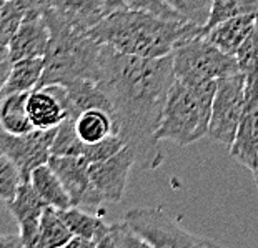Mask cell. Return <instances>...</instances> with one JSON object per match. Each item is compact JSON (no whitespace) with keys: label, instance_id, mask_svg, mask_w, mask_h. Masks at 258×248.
<instances>
[{"label":"cell","instance_id":"ac0fdd59","mask_svg":"<svg viewBox=\"0 0 258 248\" xmlns=\"http://www.w3.org/2000/svg\"><path fill=\"white\" fill-rule=\"evenodd\" d=\"M77 135L84 143H97L108 135L117 134L115 118L110 110L89 108L74 118Z\"/></svg>","mask_w":258,"mask_h":248},{"label":"cell","instance_id":"e0dca14e","mask_svg":"<svg viewBox=\"0 0 258 248\" xmlns=\"http://www.w3.org/2000/svg\"><path fill=\"white\" fill-rule=\"evenodd\" d=\"M43 70H45V57L24 58L12 64L4 77L2 97L35 90L40 85Z\"/></svg>","mask_w":258,"mask_h":248},{"label":"cell","instance_id":"d6986e66","mask_svg":"<svg viewBox=\"0 0 258 248\" xmlns=\"http://www.w3.org/2000/svg\"><path fill=\"white\" fill-rule=\"evenodd\" d=\"M30 183L47 205L55 207L58 210H67V208L72 207V202H70V197L65 190L62 180L58 178V175L53 172L48 163L40 165L34 170L30 177Z\"/></svg>","mask_w":258,"mask_h":248},{"label":"cell","instance_id":"277c9868","mask_svg":"<svg viewBox=\"0 0 258 248\" xmlns=\"http://www.w3.org/2000/svg\"><path fill=\"white\" fill-rule=\"evenodd\" d=\"M215 92L217 80L190 84L175 79L157 130L158 142L168 140L186 147L208 135Z\"/></svg>","mask_w":258,"mask_h":248},{"label":"cell","instance_id":"4dcf8cb0","mask_svg":"<svg viewBox=\"0 0 258 248\" xmlns=\"http://www.w3.org/2000/svg\"><path fill=\"white\" fill-rule=\"evenodd\" d=\"M250 172H251V175H253L255 183H256V187H258V147H256V152H255L253 163H251V167H250Z\"/></svg>","mask_w":258,"mask_h":248},{"label":"cell","instance_id":"484cf974","mask_svg":"<svg viewBox=\"0 0 258 248\" xmlns=\"http://www.w3.org/2000/svg\"><path fill=\"white\" fill-rule=\"evenodd\" d=\"M22 183H24V178L17 165L2 153L0 155V197L5 205L14 200Z\"/></svg>","mask_w":258,"mask_h":248},{"label":"cell","instance_id":"8992f818","mask_svg":"<svg viewBox=\"0 0 258 248\" xmlns=\"http://www.w3.org/2000/svg\"><path fill=\"white\" fill-rule=\"evenodd\" d=\"M127 222L140 238L150 248H194V246H217L215 241L200 238L185 228L160 207L145 208L137 207L125 213Z\"/></svg>","mask_w":258,"mask_h":248},{"label":"cell","instance_id":"cb8c5ba5","mask_svg":"<svg viewBox=\"0 0 258 248\" xmlns=\"http://www.w3.org/2000/svg\"><path fill=\"white\" fill-rule=\"evenodd\" d=\"M258 0H213L210 20L205 27H212L222 20L237 15H256Z\"/></svg>","mask_w":258,"mask_h":248},{"label":"cell","instance_id":"7c38bea8","mask_svg":"<svg viewBox=\"0 0 258 248\" xmlns=\"http://www.w3.org/2000/svg\"><path fill=\"white\" fill-rule=\"evenodd\" d=\"M135 163L137 157L130 147H123L122 150L107 160L90 163V178L107 202H122L125 189H127L130 168Z\"/></svg>","mask_w":258,"mask_h":248},{"label":"cell","instance_id":"9c48e42d","mask_svg":"<svg viewBox=\"0 0 258 248\" xmlns=\"http://www.w3.org/2000/svg\"><path fill=\"white\" fill-rule=\"evenodd\" d=\"M48 165L58 175L72 207L98 208L105 200L90 178V162L82 155H52Z\"/></svg>","mask_w":258,"mask_h":248},{"label":"cell","instance_id":"5b68a950","mask_svg":"<svg viewBox=\"0 0 258 248\" xmlns=\"http://www.w3.org/2000/svg\"><path fill=\"white\" fill-rule=\"evenodd\" d=\"M172 62L175 77L190 84L218 80L241 72L237 57L208 42L203 32L180 43L172 53Z\"/></svg>","mask_w":258,"mask_h":248},{"label":"cell","instance_id":"6da1fadb","mask_svg":"<svg viewBox=\"0 0 258 248\" xmlns=\"http://www.w3.org/2000/svg\"><path fill=\"white\" fill-rule=\"evenodd\" d=\"M175 79L172 55L145 58L102 48L97 84L110 100L117 134L134 150L137 163L148 170L163 162L157 130Z\"/></svg>","mask_w":258,"mask_h":248},{"label":"cell","instance_id":"4316f807","mask_svg":"<svg viewBox=\"0 0 258 248\" xmlns=\"http://www.w3.org/2000/svg\"><path fill=\"white\" fill-rule=\"evenodd\" d=\"M123 147H127V143H125L122 137L118 134H112V135H108L107 139H103L97 143H85L82 157H85L90 163L100 162V160L110 158L117 152L122 150Z\"/></svg>","mask_w":258,"mask_h":248},{"label":"cell","instance_id":"3957f363","mask_svg":"<svg viewBox=\"0 0 258 248\" xmlns=\"http://www.w3.org/2000/svg\"><path fill=\"white\" fill-rule=\"evenodd\" d=\"M45 19L52 37L45 53V70L40 85H67L75 80H95L100 72L103 43L90 32H80L50 17Z\"/></svg>","mask_w":258,"mask_h":248},{"label":"cell","instance_id":"44dd1931","mask_svg":"<svg viewBox=\"0 0 258 248\" xmlns=\"http://www.w3.org/2000/svg\"><path fill=\"white\" fill-rule=\"evenodd\" d=\"M62 217L72 230L74 236H80L87 241H90L93 248H98L102 240L105 238L110 223L103 222L100 217L82 210V207H70L67 210H62Z\"/></svg>","mask_w":258,"mask_h":248},{"label":"cell","instance_id":"83f0119b","mask_svg":"<svg viewBox=\"0 0 258 248\" xmlns=\"http://www.w3.org/2000/svg\"><path fill=\"white\" fill-rule=\"evenodd\" d=\"M237 60L240 65V70L245 75L258 74V15L253 30L246 37V40L241 43V47L237 52Z\"/></svg>","mask_w":258,"mask_h":248},{"label":"cell","instance_id":"9a60e30c","mask_svg":"<svg viewBox=\"0 0 258 248\" xmlns=\"http://www.w3.org/2000/svg\"><path fill=\"white\" fill-rule=\"evenodd\" d=\"M27 110H29L32 123L35 129L50 130L57 127L69 117L65 102L60 97L55 85L37 87L29 93L27 100Z\"/></svg>","mask_w":258,"mask_h":248},{"label":"cell","instance_id":"2e32d148","mask_svg":"<svg viewBox=\"0 0 258 248\" xmlns=\"http://www.w3.org/2000/svg\"><path fill=\"white\" fill-rule=\"evenodd\" d=\"M258 15V14H256ZM256 15H237L227 20H222L212 27H203V35L208 42L218 47L228 55L237 57L238 48L253 30Z\"/></svg>","mask_w":258,"mask_h":248},{"label":"cell","instance_id":"f1b7e54d","mask_svg":"<svg viewBox=\"0 0 258 248\" xmlns=\"http://www.w3.org/2000/svg\"><path fill=\"white\" fill-rule=\"evenodd\" d=\"M163 2L173 10H177L180 15H183L191 24L205 27L208 24V20H210L212 10L207 9L200 2H197V0H163Z\"/></svg>","mask_w":258,"mask_h":248},{"label":"cell","instance_id":"ffe728a7","mask_svg":"<svg viewBox=\"0 0 258 248\" xmlns=\"http://www.w3.org/2000/svg\"><path fill=\"white\" fill-rule=\"evenodd\" d=\"M29 93L30 92H20L2 97V108H0L2 130L15 135L35 130V125L32 123L29 110H27Z\"/></svg>","mask_w":258,"mask_h":248},{"label":"cell","instance_id":"4fadbf2b","mask_svg":"<svg viewBox=\"0 0 258 248\" xmlns=\"http://www.w3.org/2000/svg\"><path fill=\"white\" fill-rule=\"evenodd\" d=\"M245 77V108L243 115H241L237 139L228 152L232 153V157L237 162L250 168L258 147V74Z\"/></svg>","mask_w":258,"mask_h":248},{"label":"cell","instance_id":"30bf717a","mask_svg":"<svg viewBox=\"0 0 258 248\" xmlns=\"http://www.w3.org/2000/svg\"><path fill=\"white\" fill-rule=\"evenodd\" d=\"M50 27L45 14H30L24 19L17 32L10 38L9 45L2 48V72L4 77L10 65L24 58L45 57L50 43Z\"/></svg>","mask_w":258,"mask_h":248},{"label":"cell","instance_id":"f546056e","mask_svg":"<svg viewBox=\"0 0 258 248\" xmlns=\"http://www.w3.org/2000/svg\"><path fill=\"white\" fill-rule=\"evenodd\" d=\"M128 9L134 10H144V12L158 15V17L168 19V20H186L183 15H180L177 10L163 2V0H122Z\"/></svg>","mask_w":258,"mask_h":248},{"label":"cell","instance_id":"5bb4252c","mask_svg":"<svg viewBox=\"0 0 258 248\" xmlns=\"http://www.w3.org/2000/svg\"><path fill=\"white\" fill-rule=\"evenodd\" d=\"M47 207L30 181H24L14 200L7 203V208L19 225V236L24 248L37 246L40 220Z\"/></svg>","mask_w":258,"mask_h":248},{"label":"cell","instance_id":"1f68e13d","mask_svg":"<svg viewBox=\"0 0 258 248\" xmlns=\"http://www.w3.org/2000/svg\"><path fill=\"white\" fill-rule=\"evenodd\" d=\"M197 2H200L202 5H205L207 9L212 10V5H213V0H197Z\"/></svg>","mask_w":258,"mask_h":248},{"label":"cell","instance_id":"7a4b0ae2","mask_svg":"<svg viewBox=\"0 0 258 248\" xmlns=\"http://www.w3.org/2000/svg\"><path fill=\"white\" fill-rule=\"evenodd\" d=\"M202 32L203 27L188 20H168L144 10L123 7L93 27L90 34L97 42L120 53L162 58Z\"/></svg>","mask_w":258,"mask_h":248},{"label":"cell","instance_id":"ba28073f","mask_svg":"<svg viewBox=\"0 0 258 248\" xmlns=\"http://www.w3.org/2000/svg\"><path fill=\"white\" fill-rule=\"evenodd\" d=\"M57 129H35L27 134H9L2 130L0 135V152L10 158L20 170L24 181H30L34 170L48 163L52 157V143Z\"/></svg>","mask_w":258,"mask_h":248},{"label":"cell","instance_id":"603a6c76","mask_svg":"<svg viewBox=\"0 0 258 248\" xmlns=\"http://www.w3.org/2000/svg\"><path fill=\"white\" fill-rule=\"evenodd\" d=\"M85 143L77 135L74 117H67L57 127L52 143V155H82Z\"/></svg>","mask_w":258,"mask_h":248},{"label":"cell","instance_id":"d4e9b609","mask_svg":"<svg viewBox=\"0 0 258 248\" xmlns=\"http://www.w3.org/2000/svg\"><path fill=\"white\" fill-rule=\"evenodd\" d=\"M137 246H147V243L125 220H122V222L110 223L105 238L102 240L98 248H137Z\"/></svg>","mask_w":258,"mask_h":248},{"label":"cell","instance_id":"7402d4cb","mask_svg":"<svg viewBox=\"0 0 258 248\" xmlns=\"http://www.w3.org/2000/svg\"><path fill=\"white\" fill-rule=\"evenodd\" d=\"M74 238V233L62 217V210L48 205L40 220L35 248H62Z\"/></svg>","mask_w":258,"mask_h":248},{"label":"cell","instance_id":"52a82bcc","mask_svg":"<svg viewBox=\"0 0 258 248\" xmlns=\"http://www.w3.org/2000/svg\"><path fill=\"white\" fill-rule=\"evenodd\" d=\"M245 89L246 77L243 72L217 80L208 137L213 142L227 147L228 150L232 148L238 134L245 108Z\"/></svg>","mask_w":258,"mask_h":248},{"label":"cell","instance_id":"8fae6325","mask_svg":"<svg viewBox=\"0 0 258 248\" xmlns=\"http://www.w3.org/2000/svg\"><path fill=\"white\" fill-rule=\"evenodd\" d=\"M127 7L122 0H48L45 15L80 32H90L103 19Z\"/></svg>","mask_w":258,"mask_h":248}]
</instances>
